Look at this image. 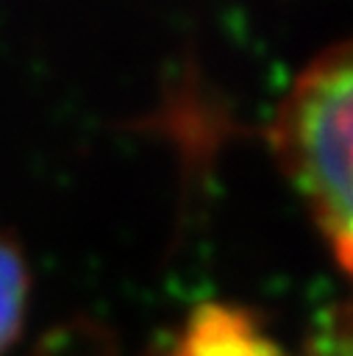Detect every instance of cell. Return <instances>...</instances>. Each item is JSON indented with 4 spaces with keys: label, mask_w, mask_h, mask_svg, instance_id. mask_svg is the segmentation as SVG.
I'll use <instances>...</instances> for the list:
<instances>
[{
    "label": "cell",
    "mask_w": 353,
    "mask_h": 356,
    "mask_svg": "<svg viewBox=\"0 0 353 356\" xmlns=\"http://www.w3.org/2000/svg\"><path fill=\"white\" fill-rule=\"evenodd\" d=\"M28 273L19 250L0 234V353L17 337L25 317Z\"/></svg>",
    "instance_id": "3"
},
{
    "label": "cell",
    "mask_w": 353,
    "mask_h": 356,
    "mask_svg": "<svg viewBox=\"0 0 353 356\" xmlns=\"http://www.w3.org/2000/svg\"><path fill=\"white\" fill-rule=\"evenodd\" d=\"M272 145L331 250L353 275V39L300 72L275 114Z\"/></svg>",
    "instance_id": "1"
},
{
    "label": "cell",
    "mask_w": 353,
    "mask_h": 356,
    "mask_svg": "<svg viewBox=\"0 0 353 356\" xmlns=\"http://www.w3.org/2000/svg\"><path fill=\"white\" fill-rule=\"evenodd\" d=\"M317 356H353V306L331 320L317 345Z\"/></svg>",
    "instance_id": "4"
},
{
    "label": "cell",
    "mask_w": 353,
    "mask_h": 356,
    "mask_svg": "<svg viewBox=\"0 0 353 356\" xmlns=\"http://www.w3.org/2000/svg\"><path fill=\"white\" fill-rule=\"evenodd\" d=\"M178 356H267V348L239 317L217 312L192 323Z\"/></svg>",
    "instance_id": "2"
}]
</instances>
